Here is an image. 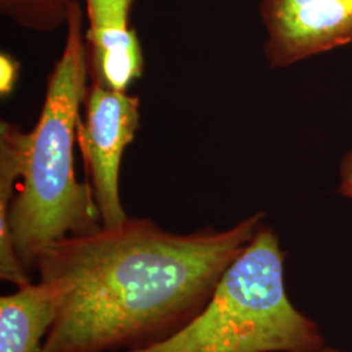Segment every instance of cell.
Listing matches in <instances>:
<instances>
[{"mask_svg": "<svg viewBox=\"0 0 352 352\" xmlns=\"http://www.w3.org/2000/svg\"><path fill=\"white\" fill-rule=\"evenodd\" d=\"M264 218L176 234L128 217L55 243L36 266L56 292L41 352L136 351L171 337L201 312Z\"/></svg>", "mask_w": 352, "mask_h": 352, "instance_id": "1", "label": "cell"}, {"mask_svg": "<svg viewBox=\"0 0 352 352\" xmlns=\"http://www.w3.org/2000/svg\"><path fill=\"white\" fill-rule=\"evenodd\" d=\"M84 20L77 1L65 24L63 51L47 77L37 124L29 132L24 174L8 209L13 250L30 277L51 245L102 226L91 188L76 179L74 164L76 129L89 88Z\"/></svg>", "mask_w": 352, "mask_h": 352, "instance_id": "2", "label": "cell"}, {"mask_svg": "<svg viewBox=\"0 0 352 352\" xmlns=\"http://www.w3.org/2000/svg\"><path fill=\"white\" fill-rule=\"evenodd\" d=\"M285 261L276 231L263 222L199 315L162 342L128 352H312L324 347L317 322L289 299Z\"/></svg>", "mask_w": 352, "mask_h": 352, "instance_id": "3", "label": "cell"}, {"mask_svg": "<svg viewBox=\"0 0 352 352\" xmlns=\"http://www.w3.org/2000/svg\"><path fill=\"white\" fill-rule=\"evenodd\" d=\"M84 118L76 129L88 184L93 192L102 226L128 218L120 199L119 176L123 153L140 128V100L91 81L84 100Z\"/></svg>", "mask_w": 352, "mask_h": 352, "instance_id": "4", "label": "cell"}, {"mask_svg": "<svg viewBox=\"0 0 352 352\" xmlns=\"http://www.w3.org/2000/svg\"><path fill=\"white\" fill-rule=\"evenodd\" d=\"M260 12L270 68L352 43V0H263Z\"/></svg>", "mask_w": 352, "mask_h": 352, "instance_id": "5", "label": "cell"}, {"mask_svg": "<svg viewBox=\"0 0 352 352\" xmlns=\"http://www.w3.org/2000/svg\"><path fill=\"white\" fill-rule=\"evenodd\" d=\"M85 41L91 81L116 91H126L142 76V49L129 20L89 23Z\"/></svg>", "mask_w": 352, "mask_h": 352, "instance_id": "6", "label": "cell"}, {"mask_svg": "<svg viewBox=\"0 0 352 352\" xmlns=\"http://www.w3.org/2000/svg\"><path fill=\"white\" fill-rule=\"evenodd\" d=\"M56 314V292L29 282L0 298V352H41Z\"/></svg>", "mask_w": 352, "mask_h": 352, "instance_id": "7", "label": "cell"}, {"mask_svg": "<svg viewBox=\"0 0 352 352\" xmlns=\"http://www.w3.org/2000/svg\"><path fill=\"white\" fill-rule=\"evenodd\" d=\"M77 1L81 0H0V12L23 29L49 33L67 24Z\"/></svg>", "mask_w": 352, "mask_h": 352, "instance_id": "8", "label": "cell"}, {"mask_svg": "<svg viewBox=\"0 0 352 352\" xmlns=\"http://www.w3.org/2000/svg\"><path fill=\"white\" fill-rule=\"evenodd\" d=\"M88 23L109 21L115 19H128L133 0H84Z\"/></svg>", "mask_w": 352, "mask_h": 352, "instance_id": "9", "label": "cell"}, {"mask_svg": "<svg viewBox=\"0 0 352 352\" xmlns=\"http://www.w3.org/2000/svg\"><path fill=\"white\" fill-rule=\"evenodd\" d=\"M20 72V64L10 54L0 55V94L7 97L16 87Z\"/></svg>", "mask_w": 352, "mask_h": 352, "instance_id": "10", "label": "cell"}, {"mask_svg": "<svg viewBox=\"0 0 352 352\" xmlns=\"http://www.w3.org/2000/svg\"><path fill=\"white\" fill-rule=\"evenodd\" d=\"M340 193L352 199V151H349L340 162Z\"/></svg>", "mask_w": 352, "mask_h": 352, "instance_id": "11", "label": "cell"}, {"mask_svg": "<svg viewBox=\"0 0 352 352\" xmlns=\"http://www.w3.org/2000/svg\"><path fill=\"white\" fill-rule=\"evenodd\" d=\"M312 352H342L340 350H336V349H331V347H327V344L324 346V347H321V349H318V350H316V351Z\"/></svg>", "mask_w": 352, "mask_h": 352, "instance_id": "12", "label": "cell"}]
</instances>
